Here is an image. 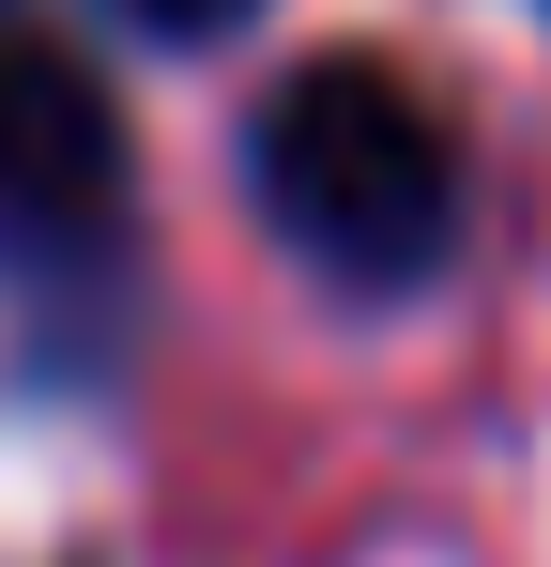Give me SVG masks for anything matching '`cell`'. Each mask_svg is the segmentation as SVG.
Here are the masks:
<instances>
[{"label":"cell","instance_id":"6da1fadb","mask_svg":"<svg viewBox=\"0 0 551 567\" xmlns=\"http://www.w3.org/2000/svg\"><path fill=\"white\" fill-rule=\"evenodd\" d=\"M246 199L322 291H429L459 261V138L398 62H291L246 123Z\"/></svg>","mask_w":551,"mask_h":567},{"label":"cell","instance_id":"7a4b0ae2","mask_svg":"<svg viewBox=\"0 0 551 567\" xmlns=\"http://www.w3.org/2000/svg\"><path fill=\"white\" fill-rule=\"evenodd\" d=\"M123 215V107L77 47L0 16V246H77Z\"/></svg>","mask_w":551,"mask_h":567},{"label":"cell","instance_id":"3957f363","mask_svg":"<svg viewBox=\"0 0 551 567\" xmlns=\"http://www.w3.org/2000/svg\"><path fill=\"white\" fill-rule=\"evenodd\" d=\"M107 16H138V31L184 47V31H230V16H261V0H107Z\"/></svg>","mask_w":551,"mask_h":567}]
</instances>
